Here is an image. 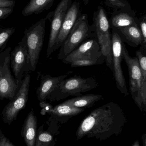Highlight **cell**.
<instances>
[{
	"label": "cell",
	"mask_w": 146,
	"mask_h": 146,
	"mask_svg": "<svg viewBox=\"0 0 146 146\" xmlns=\"http://www.w3.org/2000/svg\"><path fill=\"white\" fill-rule=\"evenodd\" d=\"M126 122L121 107L110 102L94 109L82 120L76 132V139L86 137L105 140L120 133Z\"/></svg>",
	"instance_id": "cell-1"
},
{
	"label": "cell",
	"mask_w": 146,
	"mask_h": 146,
	"mask_svg": "<svg viewBox=\"0 0 146 146\" xmlns=\"http://www.w3.org/2000/svg\"><path fill=\"white\" fill-rule=\"evenodd\" d=\"M95 37H97V33L94 23L89 25L87 15L81 14L60 47L58 59L62 61L80 44L88 39Z\"/></svg>",
	"instance_id": "cell-2"
},
{
	"label": "cell",
	"mask_w": 146,
	"mask_h": 146,
	"mask_svg": "<svg viewBox=\"0 0 146 146\" xmlns=\"http://www.w3.org/2000/svg\"><path fill=\"white\" fill-rule=\"evenodd\" d=\"M47 19V16L42 18L26 29L24 33L25 36L22 39L25 42L28 52L26 73L36 70L43 45Z\"/></svg>",
	"instance_id": "cell-3"
},
{
	"label": "cell",
	"mask_w": 146,
	"mask_h": 146,
	"mask_svg": "<svg viewBox=\"0 0 146 146\" xmlns=\"http://www.w3.org/2000/svg\"><path fill=\"white\" fill-rule=\"evenodd\" d=\"M98 86V82L94 77L83 78L75 76L65 79L58 84L47 100L52 102L65 99L70 96H80L82 93L89 92Z\"/></svg>",
	"instance_id": "cell-4"
},
{
	"label": "cell",
	"mask_w": 146,
	"mask_h": 146,
	"mask_svg": "<svg viewBox=\"0 0 146 146\" xmlns=\"http://www.w3.org/2000/svg\"><path fill=\"white\" fill-rule=\"evenodd\" d=\"M96 28L97 37L107 67L113 71L112 44L110 24L104 9L99 6L93 18Z\"/></svg>",
	"instance_id": "cell-5"
},
{
	"label": "cell",
	"mask_w": 146,
	"mask_h": 146,
	"mask_svg": "<svg viewBox=\"0 0 146 146\" xmlns=\"http://www.w3.org/2000/svg\"><path fill=\"white\" fill-rule=\"evenodd\" d=\"M11 47L0 53V99L11 100L14 97L20 84L12 75L10 68Z\"/></svg>",
	"instance_id": "cell-6"
},
{
	"label": "cell",
	"mask_w": 146,
	"mask_h": 146,
	"mask_svg": "<svg viewBox=\"0 0 146 146\" xmlns=\"http://www.w3.org/2000/svg\"><path fill=\"white\" fill-rule=\"evenodd\" d=\"M30 81L31 76L26 74L14 97L3 110L1 115L4 123L10 125L16 120L19 112L25 107L28 100Z\"/></svg>",
	"instance_id": "cell-7"
},
{
	"label": "cell",
	"mask_w": 146,
	"mask_h": 146,
	"mask_svg": "<svg viewBox=\"0 0 146 146\" xmlns=\"http://www.w3.org/2000/svg\"><path fill=\"white\" fill-rule=\"evenodd\" d=\"M122 56L128 68L130 93L135 104L140 110L143 111L141 92L142 74L139 60L137 57H132L129 55L124 44L123 46Z\"/></svg>",
	"instance_id": "cell-8"
},
{
	"label": "cell",
	"mask_w": 146,
	"mask_h": 146,
	"mask_svg": "<svg viewBox=\"0 0 146 146\" xmlns=\"http://www.w3.org/2000/svg\"><path fill=\"white\" fill-rule=\"evenodd\" d=\"M113 75L117 89L124 96L128 95L125 79L121 68L123 43L118 32L113 29L111 35Z\"/></svg>",
	"instance_id": "cell-9"
},
{
	"label": "cell",
	"mask_w": 146,
	"mask_h": 146,
	"mask_svg": "<svg viewBox=\"0 0 146 146\" xmlns=\"http://www.w3.org/2000/svg\"><path fill=\"white\" fill-rule=\"evenodd\" d=\"M104 58L97 37L90 38L81 44L64 60L63 63L70 64L77 60H96Z\"/></svg>",
	"instance_id": "cell-10"
},
{
	"label": "cell",
	"mask_w": 146,
	"mask_h": 146,
	"mask_svg": "<svg viewBox=\"0 0 146 146\" xmlns=\"http://www.w3.org/2000/svg\"><path fill=\"white\" fill-rule=\"evenodd\" d=\"M72 4V0H61L54 12L46 56L48 58L54 52V48L67 12Z\"/></svg>",
	"instance_id": "cell-11"
},
{
	"label": "cell",
	"mask_w": 146,
	"mask_h": 146,
	"mask_svg": "<svg viewBox=\"0 0 146 146\" xmlns=\"http://www.w3.org/2000/svg\"><path fill=\"white\" fill-rule=\"evenodd\" d=\"M28 52L25 41L22 39L11 52V68L15 78L19 83L23 79L27 64Z\"/></svg>",
	"instance_id": "cell-12"
},
{
	"label": "cell",
	"mask_w": 146,
	"mask_h": 146,
	"mask_svg": "<svg viewBox=\"0 0 146 146\" xmlns=\"http://www.w3.org/2000/svg\"><path fill=\"white\" fill-rule=\"evenodd\" d=\"M81 15L80 3L78 1H74L72 3L71 7L67 12L55 44L54 46V52L61 47L68 36L76 21Z\"/></svg>",
	"instance_id": "cell-13"
},
{
	"label": "cell",
	"mask_w": 146,
	"mask_h": 146,
	"mask_svg": "<svg viewBox=\"0 0 146 146\" xmlns=\"http://www.w3.org/2000/svg\"><path fill=\"white\" fill-rule=\"evenodd\" d=\"M73 73L70 71L60 76H51L49 75H43L41 76L40 85L36 91L38 99L40 102L46 101L50 94L62 80Z\"/></svg>",
	"instance_id": "cell-14"
},
{
	"label": "cell",
	"mask_w": 146,
	"mask_h": 146,
	"mask_svg": "<svg viewBox=\"0 0 146 146\" xmlns=\"http://www.w3.org/2000/svg\"><path fill=\"white\" fill-rule=\"evenodd\" d=\"M37 120L32 108L25 120L22 127V137L27 146H35L37 134Z\"/></svg>",
	"instance_id": "cell-15"
},
{
	"label": "cell",
	"mask_w": 146,
	"mask_h": 146,
	"mask_svg": "<svg viewBox=\"0 0 146 146\" xmlns=\"http://www.w3.org/2000/svg\"><path fill=\"white\" fill-rule=\"evenodd\" d=\"M85 110V109L72 107L61 103L54 106L48 114L51 116V118L56 121H66Z\"/></svg>",
	"instance_id": "cell-16"
},
{
	"label": "cell",
	"mask_w": 146,
	"mask_h": 146,
	"mask_svg": "<svg viewBox=\"0 0 146 146\" xmlns=\"http://www.w3.org/2000/svg\"><path fill=\"white\" fill-rule=\"evenodd\" d=\"M103 99V96L99 94H86L68 100L62 104L72 107L86 109L92 107L96 102L102 100Z\"/></svg>",
	"instance_id": "cell-17"
},
{
	"label": "cell",
	"mask_w": 146,
	"mask_h": 146,
	"mask_svg": "<svg viewBox=\"0 0 146 146\" xmlns=\"http://www.w3.org/2000/svg\"><path fill=\"white\" fill-rule=\"evenodd\" d=\"M55 0H31L22 11L24 16L39 14L47 11L54 4Z\"/></svg>",
	"instance_id": "cell-18"
},
{
	"label": "cell",
	"mask_w": 146,
	"mask_h": 146,
	"mask_svg": "<svg viewBox=\"0 0 146 146\" xmlns=\"http://www.w3.org/2000/svg\"><path fill=\"white\" fill-rule=\"evenodd\" d=\"M135 54L139 60L142 74L141 92L143 100V111L146 112V49L141 46Z\"/></svg>",
	"instance_id": "cell-19"
},
{
	"label": "cell",
	"mask_w": 146,
	"mask_h": 146,
	"mask_svg": "<svg viewBox=\"0 0 146 146\" xmlns=\"http://www.w3.org/2000/svg\"><path fill=\"white\" fill-rule=\"evenodd\" d=\"M115 30L120 32L127 40L133 43L137 46L142 45L143 42L142 33L140 28L136 24Z\"/></svg>",
	"instance_id": "cell-20"
},
{
	"label": "cell",
	"mask_w": 146,
	"mask_h": 146,
	"mask_svg": "<svg viewBox=\"0 0 146 146\" xmlns=\"http://www.w3.org/2000/svg\"><path fill=\"white\" fill-rule=\"evenodd\" d=\"M110 24L113 29H117L136 24L134 19L128 14L121 13L112 16L110 19Z\"/></svg>",
	"instance_id": "cell-21"
},
{
	"label": "cell",
	"mask_w": 146,
	"mask_h": 146,
	"mask_svg": "<svg viewBox=\"0 0 146 146\" xmlns=\"http://www.w3.org/2000/svg\"><path fill=\"white\" fill-rule=\"evenodd\" d=\"M43 128V126H41L38 130L35 146H53L54 136L48 131H44Z\"/></svg>",
	"instance_id": "cell-22"
},
{
	"label": "cell",
	"mask_w": 146,
	"mask_h": 146,
	"mask_svg": "<svg viewBox=\"0 0 146 146\" xmlns=\"http://www.w3.org/2000/svg\"><path fill=\"white\" fill-rule=\"evenodd\" d=\"M104 63H105L104 58H101L96 60H77L73 62L70 65L72 67H78L101 65Z\"/></svg>",
	"instance_id": "cell-23"
},
{
	"label": "cell",
	"mask_w": 146,
	"mask_h": 146,
	"mask_svg": "<svg viewBox=\"0 0 146 146\" xmlns=\"http://www.w3.org/2000/svg\"><path fill=\"white\" fill-rule=\"evenodd\" d=\"M15 31V29L13 27H9L3 29L0 32V49L3 45L7 42L10 37Z\"/></svg>",
	"instance_id": "cell-24"
},
{
	"label": "cell",
	"mask_w": 146,
	"mask_h": 146,
	"mask_svg": "<svg viewBox=\"0 0 146 146\" xmlns=\"http://www.w3.org/2000/svg\"><path fill=\"white\" fill-rule=\"evenodd\" d=\"M39 106L42 109L40 113L43 115L48 114L54 107L51 104H49L46 101L39 102Z\"/></svg>",
	"instance_id": "cell-25"
},
{
	"label": "cell",
	"mask_w": 146,
	"mask_h": 146,
	"mask_svg": "<svg viewBox=\"0 0 146 146\" xmlns=\"http://www.w3.org/2000/svg\"><path fill=\"white\" fill-rule=\"evenodd\" d=\"M140 25L143 36V42L141 46L146 49V17L141 20Z\"/></svg>",
	"instance_id": "cell-26"
},
{
	"label": "cell",
	"mask_w": 146,
	"mask_h": 146,
	"mask_svg": "<svg viewBox=\"0 0 146 146\" xmlns=\"http://www.w3.org/2000/svg\"><path fill=\"white\" fill-rule=\"evenodd\" d=\"M13 11L14 8H0V20L7 18Z\"/></svg>",
	"instance_id": "cell-27"
},
{
	"label": "cell",
	"mask_w": 146,
	"mask_h": 146,
	"mask_svg": "<svg viewBox=\"0 0 146 146\" xmlns=\"http://www.w3.org/2000/svg\"><path fill=\"white\" fill-rule=\"evenodd\" d=\"M105 4L106 6L113 7H121L125 6V4L121 2L120 0H106Z\"/></svg>",
	"instance_id": "cell-28"
},
{
	"label": "cell",
	"mask_w": 146,
	"mask_h": 146,
	"mask_svg": "<svg viewBox=\"0 0 146 146\" xmlns=\"http://www.w3.org/2000/svg\"><path fill=\"white\" fill-rule=\"evenodd\" d=\"M0 146H16L13 144L0 130Z\"/></svg>",
	"instance_id": "cell-29"
},
{
	"label": "cell",
	"mask_w": 146,
	"mask_h": 146,
	"mask_svg": "<svg viewBox=\"0 0 146 146\" xmlns=\"http://www.w3.org/2000/svg\"><path fill=\"white\" fill-rule=\"evenodd\" d=\"M15 3L14 0H0V8H14Z\"/></svg>",
	"instance_id": "cell-30"
},
{
	"label": "cell",
	"mask_w": 146,
	"mask_h": 146,
	"mask_svg": "<svg viewBox=\"0 0 146 146\" xmlns=\"http://www.w3.org/2000/svg\"><path fill=\"white\" fill-rule=\"evenodd\" d=\"M142 139L144 146H146V134L142 136Z\"/></svg>",
	"instance_id": "cell-31"
},
{
	"label": "cell",
	"mask_w": 146,
	"mask_h": 146,
	"mask_svg": "<svg viewBox=\"0 0 146 146\" xmlns=\"http://www.w3.org/2000/svg\"><path fill=\"white\" fill-rule=\"evenodd\" d=\"M140 146L139 145V141H135L134 142L133 144V146Z\"/></svg>",
	"instance_id": "cell-32"
},
{
	"label": "cell",
	"mask_w": 146,
	"mask_h": 146,
	"mask_svg": "<svg viewBox=\"0 0 146 146\" xmlns=\"http://www.w3.org/2000/svg\"><path fill=\"white\" fill-rule=\"evenodd\" d=\"M3 29H2V28H0V32H1L2 31H3Z\"/></svg>",
	"instance_id": "cell-33"
}]
</instances>
